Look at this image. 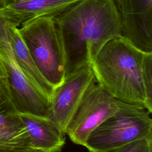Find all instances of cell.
Wrapping results in <instances>:
<instances>
[{
    "label": "cell",
    "instance_id": "obj_17",
    "mask_svg": "<svg viewBox=\"0 0 152 152\" xmlns=\"http://www.w3.org/2000/svg\"><path fill=\"white\" fill-rule=\"evenodd\" d=\"M5 0H4V2H5Z\"/></svg>",
    "mask_w": 152,
    "mask_h": 152
},
{
    "label": "cell",
    "instance_id": "obj_10",
    "mask_svg": "<svg viewBox=\"0 0 152 152\" xmlns=\"http://www.w3.org/2000/svg\"><path fill=\"white\" fill-rule=\"evenodd\" d=\"M80 0H5L0 18L16 27L39 17L55 18Z\"/></svg>",
    "mask_w": 152,
    "mask_h": 152
},
{
    "label": "cell",
    "instance_id": "obj_13",
    "mask_svg": "<svg viewBox=\"0 0 152 152\" xmlns=\"http://www.w3.org/2000/svg\"><path fill=\"white\" fill-rule=\"evenodd\" d=\"M99 152H152V140H138L121 147Z\"/></svg>",
    "mask_w": 152,
    "mask_h": 152
},
{
    "label": "cell",
    "instance_id": "obj_2",
    "mask_svg": "<svg viewBox=\"0 0 152 152\" xmlns=\"http://www.w3.org/2000/svg\"><path fill=\"white\" fill-rule=\"evenodd\" d=\"M150 56L152 53L119 35L108 41L91 63L96 82L118 100L148 110L142 72Z\"/></svg>",
    "mask_w": 152,
    "mask_h": 152
},
{
    "label": "cell",
    "instance_id": "obj_1",
    "mask_svg": "<svg viewBox=\"0 0 152 152\" xmlns=\"http://www.w3.org/2000/svg\"><path fill=\"white\" fill-rule=\"evenodd\" d=\"M53 20L64 51L65 75L91 64L108 41L121 35L113 0H80Z\"/></svg>",
    "mask_w": 152,
    "mask_h": 152
},
{
    "label": "cell",
    "instance_id": "obj_3",
    "mask_svg": "<svg viewBox=\"0 0 152 152\" xmlns=\"http://www.w3.org/2000/svg\"><path fill=\"white\" fill-rule=\"evenodd\" d=\"M146 109L122 102L119 109L87 140L88 151H103L141 140H152V119Z\"/></svg>",
    "mask_w": 152,
    "mask_h": 152
},
{
    "label": "cell",
    "instance_id": "obj_5",
    "mask_svg": "<svg viewBox=\"0 0 152 152\" xmlns=\"http://www.w3.org/2000/svg\"><path fill=\"white\" fill-rule=\"evenodd\" d=\"M0 64L11 99L20 113L46 117L49 99L25 76L12 50L7 23L0 18Z\"/></svg>",
    "mask_w": 152,
    "mask_h": 152
},
{
    "label": "cell",
    "instance_id": "obj_9",
    "mask_svg": "<svg viewBox=\"0 0 152 152\" xmlns=\"http://www.w3.org/2000/svg\"><path fill=\"white\" fill-rule=\"evenodd\" d=\"M0 152H39L31 144L5 78H0Z\"/></svg>",
    "mask_w": 152,
    "mask_h": 152
},
{
    "label": "cell",
    "instance_id": "obj_15",
    "mask_svg": "<svg viewBox=\"0 0 152 152\" xmlns=\"http://www.w3.org/2000/svg\"><path fill=\"white\" fill-rule=\"evenodd\" d=\"M5 73H4L2 67L0 64V78H5Z\"/></svg>",
    "mask_w": 152,
    "mask_h": 152
},
{
    "label": "cell",
    "instance_id": "obj_7",
    "mask_svg": "<svg viewBox=\"0 0 152 152\" xmlns=\"http://www.w3.org/2000/svg\"><path fill=\"white\" fill-rule=\"evenodd\" d=\"M95 82L91 64L65 75L63 81L53 90L46 118L56 123L65 133L86 91Z\"/></svg>",
    "mask_w": 152,
    "mask_h": 152
},
{
    "label": "cell",
    "instance_id": "obj_8",
    "mask_svg": "<svg viewBox=\"0 0 152 152\" xmlns=\"http://www.w3.org/2000/svg\"><path fill=\"white\" fill-rule=\"evenodd\" d=\"M119 14L121 36L137 48L152 53V0H113Z\"/></svg>",
    "mask_w": 152,
    "mask_h": 152
},
{
    "label": "cell",
    "instance_id": "obj_14",
    "mask_svg": "<svg viewBox=\"0 0 152 152\" xmlns=\"http://www.w3.org/2000/svg\"><path fill=\"white\" fill-rule=\"evenodd\" d=\"M142 79L148 110L152 113V56H150L145 63L143 68Z\"/></svg>",
    "mask_w": 152,
    "mask_h": 152
},
{
    "label": "cell",
    "instance_id": "obj_6",
    "mask_svg": "<svg viewBox=\"0 0 152 152\" xmlns=\"http://www.w3.org/2000/svg\"><path fill=\"white\" fill-rule=\"evenodd\" d=\"M121 103L97 82L93 83L83 97L65 134L72 142L85 147L91 132L113 115Z\"/></svg>",
    "mask_w": 152,
    "mask_h": 152
},
{
    "label": "cell",
    "instance_id": "obj_4",
    "mask_svg": "<svg viewBox=\"0 0 152 152\" xmlns=\"http://www.w3.org/2000/svg\"><path fill=\"white\" fill-rule=\"evenodd\" d=\"M18 31L39 70L55 88L64 80L65 65L53 18L30 19Z\"/></svg>",
    "mask_w": 152,
    "mask_h": 152
},
{
    "label": "cell",
    "instance_id": "obj_12",
    "mask_svg": "<svg viewBox=\"0 0 152 152\" xmlns=\"http://www.w3.org/2000/svg\"><path fill=\"white\" fill-rule=\"evenodd\" d=\"M7 26L12 50L17 65L26 78L45 94L50 102L54 87L39 70L20 34L18 28L8 23Z\"/></svg>",
    "mask_w": 152,
    "mask_h": 152
},
{
    "label": "cell",
    "instance_id": "obj_11",
    "mask_svg": "<svg viewBox=\"0 0 152 152\" xmlns=\"http://www.w3.org/2000/svg\"><path fill=\"white\" fill-rule=\"evenodd\" d=\"M33 148L39 152H59L65 142V133L46 117L20 113Z\"/></svg>",
    "mask_w": 152,
    "mask_h": 152
},
{
    "label": "cell",
    "instance_id": "obj_16",
    "mask_svg": "<svg viewBox=\"0 0 152 152\" xmlns=\"http://www.w3.org/2000/svg\"><path fill=\"white\" fill-rule=\"evenodd\" d=\"M4 4V0H0V8L2 7Z\"/></svg>",
    "mask_w": 152,
    "mask_h": 152
}]
</instances>
